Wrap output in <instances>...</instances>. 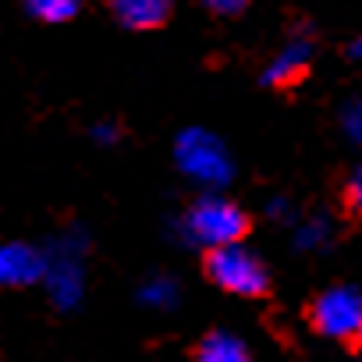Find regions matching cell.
<instances>
[{
    "label": "cell",
    "mask_w": 362,
    "mask_h": 362,
    "mask_svg": "<svg viewBox=\"0 0 362 362\" xmlns=\"http://www.w3.org/2000/svg\"><path fill=\"white\" fill-rule=\"evenodd\" d=\"M249 231V217L242 206H235L224 196H203L192 203V210L185 214V235L196 245L206 249H224V245H238Z\"/></svg>",
    "instance_id": "obj_1"
},
{
    "label": "cell",
    "mask_w": 362,
    "mask_h": 362,
    "mask_svg": "<svg viewBox=\"0 0 362 362\" xmlns=\"http://www.w3.org/2000/svg\"><path fill=\"white\" fill-rule=\"evenodd\" d=\"M206 277L238 298H256L270 288V274H267L263 259L256 252H249L242 242L224 245V249H210L206 252Z\"/></svg>",
    "instance_id": "obj_2"
},
{
    "label": "cell",
    "mask_w": 362,
    "mask_h": 362,
    "mask_svg": "<svg viewBox=\"0 0 362 362\" xmlns=\"http://www.w3.org/2000/svg\"><path fill=\"white\" fill-rule=\"evenodd\" d=\"M309 320L323 337H334V341H348L362 334V291L355 284H337V288L320 291L309 309Z\"/></svg>",
    "instance_id": "obj_3"
},
{
    "label": "cell",
    "mask_w": 362,
    "mask_h": 362,
    "mask_svg": "<svg viewBox=\"0 0 362 362\" xmlns=\"http://www.w3.org/2000/svg\"><path fill=\"white\" fill-rule=\"evenodd\" d=\"M177 156H181V167H185L192 177L206 181V185H224V181L231 177L228 153L206 132H189L185 139H181V146H177Z\"/></svg>",
    "instance_id": "obj_4"
},
{
    "label": "cell",
    "mask_w": 362,
    "mask_h": 362,
    "mask_svg": "<svg viewBox=\"0 0 362 362\" xmlns=\"http://www.w3.org/2000/svg\"><path fill=\"white\" fill-rule=\"evenodd\" d=\"M47 270H50V263L33 245H22V242L0 245V284H4V288L36 284V281L47 277Z\"/></svg>",
    "instance_id": "obj_5"
},
{
    "label": "cell",
    "mask_w": 362,
    "mask_h": 362,
    "mask_svg": "<svg viewBox=\"0 0 362 362\" xmlns=\"http://www.w3.org/2000/svg\"><path fill=\"white\" fill-rule=\"evenodd\" d=\"M309 61H313V40L309 36H291L284 43V50L267 64L263 82L267 86H291L309 71Z\"/></svg>",
    "instance_id": "obj_6"
},
{
    "label": "cell",
    "mask_w": 362,
    "mask_h": 362,
    "mask_svg": "<svg viewBox=\"0 0 362 362\" xmlns=\"http://www.w3.org/2000/svg\"><path fill=\"white\" fill-rule=\"evenodd\" d=\"M110 11L124 29L149 33V29L167 25V18L174 11V0H110Z\"/></svg>",
    "instance_id": "obj_7"
},
{
    "label": "cell",
    "mask_w": 362,
    "mask_h": 362,
    "mask_svg": "<svg viewBox=\"0 0 362 362\" xmlns=\"http://www.w3.org/2000/svg\"><path fill=\"white\" fill-rule=\"evenodd\" d=\"M196 362H252V355L231 330H210L196 348Z\"/></svg>",
    "instance_id": "obj_8"
},
{
    "label": "cell",
    "mask_w": 362,
    "mask_h": 362,
    "mask_svg": "<svg viewBox=\"0 0 362 362\" xmlns=\"http://www.w3.org/2000/svg\"><path fill=\"white\" fill-rule=\"evenodd\" d=\"M47 281H50V291H54L57 305L71 309V305L78 302V295H82V274H78L75 263H57V267H50V270H47Z\"/></svg>",
    "instance_id": "obj_9"
},
{
    "label": "cell",
    "mask_w": 362,
    "mask_h": 362,
    "mask_svg": "<svg viewBox=\"0 0 362 362\" xmlns=\"http://www.w3.org/2000/svg\"><path fill=\"white\" fill-rule=\"evenodd\" d=\"M22 4H25V11H29L33 18L50 22V25L71 22V18L78 15V0H22Z\"/></svg>",
    "instance_id": "obj_10"
},
{
    "label": "cell",
    "mask_w": 362,
    "mask_h": 362,
    "mask_svg": "<svg viewBox=\"0 0 362 362\" xmlns=\"http://www.w3.org/2000/svg\"><path fill=\"white\" fill-rule=\"evenodd\" d=\"M142 302L146 305H156V309H167V305H174V298H177V288H174V281H167V277H156V281H149V284H142Z\"/></svg>",
    "instance_id": "obj_11"
},
{
    "label": "cell",
    "mask_w": 362,
    "mask_h": 362,
    "mask_svg": "<svg viewBox=\"0 0 362 362\" xmlns=\"http://www.w3.org/2000/svg\"><path fill=\"white\" fill-rule=\"evenodd\" d=\"M341 124H344V132H348L355 142H362V100H355V103H348V107L341 110Z\"/></svg>",
    "instance_id": "obj_12"
},
{
    "label": "cell",
    "mask_w": 362,
    "mask_h": 362,
    "mask_svg": "<svg viewBox=\"0 0 362 362\" xmlns=\"http://www.w3.org/2000/svg\"><path fill=\"white\" fill-rule=\"evenodd\" d=\"M203 8L221 15V18H235V15H242L249 8V0H203Z\"/></svg>",
    "instance_id": "obj_13"
},
{
    "label": "cell",
    "mask_w": 362,
    "mask_h": 362,
    "mask_svg": "<svg viewBox=\"0 0 362 362\" xmlns=\"http://www.w3.org/2000/svg\"><path fill=\"white\" fill-rule=\"evenodd\" d=\"M323 235H327V224L323 221H313V224H305L302 231H298V249H309V245H320L323 242Z\"/></svg>",
    "instance_id": "obj_14"
},
{
    "label": "cell",
    "mask_w": 362,
    "mask_h": 362,
    "mask_svg": "<svg viewBox=\"0 0 362 362\" xmlns=\"http://www.w3.org/2000/svg\"><path fill=\"white\" fill-rule=\"evenodd\" d=\"M344 199H348V203L362 214V167H358V170L348 177V185H344Z\"/></svg>",
    "instance_id": "obj_15"
},
{
    "label": "cell",
    "mask_w": 362,
    "mask_h": 362,
    "mask_svg": "<svg viewBox=\"0 0 362 362\" xmlns=\"http://www.w3.org/2000/svg\"><path fill=\"white\" fill-rule=\"evenodd\" d=\"M351 57H362V40H355V43H351Z\"/></svg>",
    "instance_id": "obj_16"
}]
</instances>
